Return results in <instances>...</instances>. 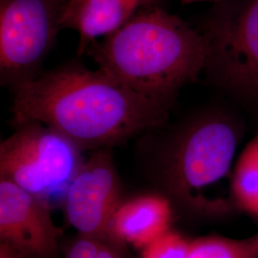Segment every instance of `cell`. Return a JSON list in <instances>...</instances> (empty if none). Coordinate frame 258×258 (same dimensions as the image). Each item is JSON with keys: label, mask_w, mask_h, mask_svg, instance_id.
Returning a JSON list of instances; mask_svg holds the SVG:
<instances>
[{"label": "cell", "mask_w": 258, "mask_h": 258, "mask_svg": "<svg viewBox=\"0 0 258 258\" xmlns=\"http://www.w3.org/2000/svg\"><path fill=\"white\" fill-rule=\"evenodd\" d=\"M190 246L191 241L167 230L143 249L141 258H186Z\"/></svg>", "instance_id": "cell-13"}, {"label": "cell", "mask_w": 258, "mask_h": 258, "mask_svg": "<svg viewBox=\"0 0 258 258\" xmlns=\"http://www.w3.org/2000/svg\"><path fill=\"white\" fill-rule=\"evenodd\" d=\"M0 258H25L24 255L13 246L1 242L0 244Z\"/></svg>", "instance_id": "cell-15"}, {"label": "cell", "mask_w": 258, "mask_h": 258, "mask_svg": "<svg viewBox=\"0 0 258 258\" xmlns=\"http://www.w3.org/2000/svg\"><path fill=\"white\" fill-rule=\"evenodd\" d=\"M85 55L117 82L172 107L180 90L203 73L207 47L197 28L153 6L95 41Z\"/></svg>", "instance_id": "cell-2"}, {"label": "cell", "mask_w": 258, "mask_h": 258, "mask_svg": "<svg viewBox=\"0 0 258 258\" xmlns=\"http://www.w3.org/2000/svg\"><path fill=\"white\" fill-rule=\"evenodd\" d=\"M258 233L243 239L205 236L191 241L186 258H256Z\"/></svg>", "instance_id": "cell-12"}, {"label": "cell", "mask_w": 258, "mask_h": 258, "mask_svg": "<svg viewBox=\"0 0 258 258\" xmlns=\"http://www.w3.org/2000/svg\"><path fill=\"white\" fill-rule=\"evenodd\" d=\"M12 124L37 120L83 150L111 148L162 126L171 106L136 92L110 76L71 62L17 86Z\"/></svg>", "instance_id": "cell-1"}, {"label": "cell", "mask_w": 258, "mask_h": 258, "mask_svg": "<svg viewBox=\"0 0 258 258\" xmlns=\"http://www.w3.org/2000/svg\"><path fill=\"white\" fill-rule=\"evenodd\" d=\"M258 233V232H257ZM256 258H258V250H257V256H256Z\"/></svg>", "instance_id": "cell-18"}, {"label": "cell", "mask_w": 258, "mask_h": 258, "mask_svg": "<svg viewBox=\"0 0 258 258\" xmlns=\"http://www.w3.org/2000/svg\"><path fill=\"white\" fill-rule=\"evenodd\" d=\"M102 241L87 236H80L69 249L67 258H99Z\"/></svg>", "instance_id": "cell-14"}, {"label": "cell", "mask_w": 258, "mask_h": 258, "mask_svg": "<svg viewBox=\"0 0 258 258\" xmlns=\"http://www.w3.org/2000/svg\"><path fill=\"white\" fill-rule=\"evenodd\" d=\"M170 201L160 194H146L121 202L111 219L108 237L144 249L169 230Z\"/></svg>", "instance_id": "cell-10"}, {"label": "cell", "mask_w": 258, "mask_h": 258, "mask_svg": "<svg viewBox=\"0 0 258 258\" xmlns=\"http://www.w3.org/2000/svg\"><path fill=\"white\" fill-rule=\"evenodd\" d=\"M240 138L238 121L223 111L185 121L169 139L160 163L168 194L191 212L216 216L206 191L230 172Z\"/></svg>", "instance_id": "cell-3"}, {"label": "cell", "mask_w": 258, "mask_h": 258, "mask_svg": "<svg viewBox=\"0 0 258 258\" xmlns=\"http://www.w3.org/2000/svg\"><path fill=\"white\" fill-rule=\"evenodd\" d=\"M230 191L234 208L258 217V131L235 163Z\"/></svg>", "instance_id": "cell-11"}, {"label": "cell", "mask_w": 258, "mask_h": 258, "mask_svg": "<svg viewBox=\"0 0 258 258\" xmlns=\"http://www.w3.org/2000/svg\"><path fill=\"white\" fill-rule=\"evenodd\" d=\"M222 0H181L182 4H192V3H197V2H212V3H215V2H219Z\"/></svg>", "instance_id": "cell-17"}, {"label": "cell", "mask_w": 258, "mask_h": 258, "mask_svg": "<svg viewBox=\"0 0 258 258\" xmlns=\"http://www.w3.org/2000/svg\"><path fill=\"white\" fill-rule=\"evenodd\" d=\"M59 231L50 208L34 194L0 178V239L25 258H52Z\"/></svg>", "instance_id": "cell-8"}, {"label": "cell", "mask_w": 258, "mask_h": 258, "mask_svg": "<svg viewBox=\"0 0 258 258\" xmlns=\"http://www.w3.org/2000/svg\"><path fill=\"white\" fill-rule=\"evenodd\" d=\"M15 128L0 145V178L34 194L49 208L63 205L84 163L83 149L41 121L31 120Z\"/></svg>", "instance_id": "cell-5"}, {"label": "cell", "mask_w": 258, "mask_h": 258, "mask_svg": "<svg viewBox=\"0 0 258 258\" xmlns=\"http://www.w3.org/2000/svg\"><path fill=\"white\" fill-rule=\"evenodd\" d=\"M99 258H119V256L117 255V253L113 249H111V248L107 247L106 245L102 244V248L100 250Z\"/></svg>", "instance_id": "cell-16"}, {"label": "cell", "mask_w": 258, "mask_h": 258, "mask_svg": "<svg viewBox=\"0 0 258 258\" xmlns=\"http://www.w3.org/2000/svg\"><path fill=\"white\" fill-rule=\"evenodd\" d=\"M67 0H0V81L14 90L41 74Z\"/></svg>", "instance_id": "cell-6"}, {"label": "cell", "mask_w": 258, "mask_h": 258, "mask_svg": "<svg viewBox=\"0 0 258 258\" xmlns=\"http://www.w3.org/2000/svg\"><path fill=\"white\" fill-rule=\"evenodd\" d=\"M197 29L207 47V79L258 110V0L215 2Z\"/></svg>", "instance_id": "cell-4"}, {"label": "cell", "mask_w": 258, "mask_h": 258, "mask_svg": "<svg viewBox=\"0 0 258 258\" xmlns=\"http://www.w3.org/2000/svg\"><path fill=\"white\" fill-rule=\"evenodd\" d=\"M163 0H67L61 12L60 27L79 35L77 54L123 26L140 10L162 6Z\"/></svg>", "instance_id": "cell-9"}, {"label": "cell", "mask_w": 258, "mask_h": 258, "mask_svg": "<svg viewBox=\"0 0 258 258\" xmlns=\"http://www.w3.org/2000/svg\"><path fill=\"white\" fill-rule=\"evenodd\" d=\"M111 148L93 151L84 161L65 195V214L82 236L108 238L111 219L121 203L120 179Z\"/></svg>", "instance_id": "cell-7"}]
</instances>
